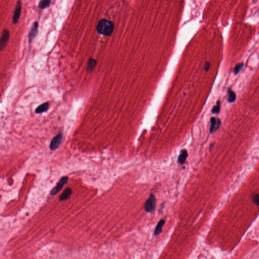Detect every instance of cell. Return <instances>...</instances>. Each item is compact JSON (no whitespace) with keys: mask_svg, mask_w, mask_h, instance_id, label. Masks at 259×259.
Segmentation results:
<instances>
[{"mask_svg":"<svg viewBox=\"0 0 259 259\" xmlns=\"http://www.w3.org/2000/svg\"><path fill=\"white\" fill-rule=\"evenodd\" d=\"M115 25L112 22L106 19L100 20L97 25V31L100 34L110 36L113 33Z\"/></svg>","mask_w":259,"mask_h":259,"instance_id":"cell-1","label":"cell"},{"mask_svg":"<svg viewBox=\"0 0 259 259\" xmlns=\"http://www.w3.org/2000/svg\"><path fill=\"white\" fill-rule=\"evenodd\" d=\"M156 207V198L154 194H151L145 202L144 208L147 213H151Z\"/></svg>","mask_w":259,"mask_h":259,"instance_id":"cell-2","label":"cell"},{"mask_svg":"<svg viewBox=\"0 0 259 259\" xmlns=\"http://www.w3.org/2000/svg\"><path fill=\"white\" fill-rule=\"evenodd\" d=\"M62 139H63V135L62 134L59 133L56 135L52 139L50 142V145H49V148L50 150L55 151L57 149L60 145L61 143L62 142Z\"/></svg>","mask_w":259,"mask_h":259,"instance_id":"cell-3","label":"cell"},{"mask_svg":"<svg viewBox=\"0 0 259 259\" xmlns=\"http://www.w3.org/2000/svg\"><path fill=\"white\" fill-rule=\"evenodd\" d=\"M68 180V177H62V178H61L60 180H59V181L58 182V183L56 184L55 187L52 189L50 194L52 196H54L59 193L61 190L62 189L64 185L67 182Z\"/></svg>","mask_w":259,"mask_h":259,"instance_id":"cell-4","label":"cell"},{"mask_svg":"<svg viewBox=\"0 0 259 259\" xmlns=\"http://www.w3.org/2000/svg\"><path fill=\"white\" fill-rule=\"evenodd\" d=\"M22 4L20 0L17 2L14 14L13 16L12 21L14 24H16L20 18V14L21 12Z\"/></svg>","mask_w":259,"mask_h":259,"instance_id":"cell-5","label":"cell"},{"mask_svg":"<svg viewBox=\"0 0 259 259\" xmlns=\"http://www.w3.org/2000/svg\"><path fill=\"white\" fill-rule=\"evenodd\" d=\"M10 37L9 31L7 29H4L2 31V37L1 38V49L3 50L6 46L7 44L8 43Z\"/></svg>","mask_w":259,"mask_h":259,"instance_id":"cell-6","label":"cell"},{"mask_svg":"<svg viewBox=\"0 0 259 259\" xmlns=\"http://www.w3.org/2000/svg\"><path fill=\"white\" fill-rule=\"evenodd\" d=\"M221 126V121L219 118L215 117H212L211 118V126H210V132L211 133H214L220 128Z\"/></svg>","mask_w":259,"mask_h":259,"instance_id":"cell-7","label":"cell"},{"mask_svg":"<svg viewBox=\"0 0 259 259\" xmlns=\"http://www.w3.org/2000/svg\"><path fill=\"white\" fill-rule=\"evenodd\" d=\"M38 28H39L38 22H34V23L33 24V27L31 28V30L30 31L29 34H28V40H29L30 44L31 43V42L33 41V40L35 38L36 36H37V31H38Z\"/></svg>","mask_w":259,"mask_h":259,"instance_id":"cell-8","label":"cell"},{"mask_svg":"<svg viewBox=\"0 0 259 259\" xmlns=\"http://www.w3.org/2000/svg\"><path fill=\"white\" fill-rule=\"evenodd\" d=\"M188 157L187 151L185 149H183L180 151V154L178 157V162L180 164H184L186 160Z\"/></svg>","mask_w":259,"mask_h":259,"instance_id":"cell-9","label":"cell"},{"mask_svg":"<svg viewBox=\"0 0 259 259\" xmlns=\"http://www.w3.org/2000/svg\"><path fill=\"white\" fill-rule=\"evenodd\" d=\"M165 224V221L162 219L158 222L157 226L155 227V229L154 231V235L155 236H158L159 234L161 233L163 230V226Z\"/></svg>","mask_w":259,"mask_h":259,"instance_id":"cell-10","label":"cell"},{"mask_svg":"<svg viewBox=\"0 0 259 259\" xmlns=\"http://www.w3.org/2000/svg\"><path fill=\"white\" fill-rule=\"evenodd\" d=\"M49 107V103L48 102L44 103L40 105H39L36 108V113L37 114L44 113L48 110Z\"/></svg>","mask_w":259,"mask_h":259,"instance_id":"cell-11","label":"cell"},{"mask_svg":"<svg viewBox=\"0 0 259 259\" xmlns=\"http://www.w3.org/2000/svg\"><path fill=\"white\" fill-rule=\"evenodd\" d=\"M72 193V190L70 188H67L65 189V190L62 193V194L59 196V199L61 201H64L68 199L71 196Z\"/></svg>","mask_w":259,"mask_h":259,"instance_id":"cell-12","label":"cell"},{"mask_svg":"<svg viewBox=\"0 0 259 259\" xmlns=\"http://www.w3.org/2000/svg\"><path fill=\"white\" fill-rule=\"evenodd\" d=\"M227 96H228V101L229 102H234L236 100V94L231 89H228Z\"/></svg>","mask_w":259,"mask_h":259,"instance_id":"cell-13","label":"cell"},{"mask_svg":"<svg viewBox=\"0 0 259 259\" xmlns=\"http://www.w3.org/2000/svg\"><path fill=\"white\" fill-rule=\"evenodd\" d=\"M97 61L95 59L90 58L89 60L88 63L87 65V72L88 73H91V72H92V70L95 67Z\"/></svg>","mask_w":259,"mask_h":259,"instance_id":"cell-14","label":"cell"},{"mask_svg":"<svg viewBox=\"0 0 259 259\" xmlns=\"http://www.w3.org/2000/svg\"><path fill=\"white\" fill-rule=\"evenodd\" d=\"M51 2V0H41L40 2H39V8L44 9L50 6Z\"/></svg>","mask_w":259,"mask_h":259,"instance_id":"cell-15","label":"cell"},{"mask_svg":"<svg viewBox=\"0 0 259 259\" xmlns=\"http://www.w3.org/2000/svg\"><path fill=\"white\" fill-rule=\"evenodd\" d=\"M244 64L242 62L237 64L235 65V68H234V73L235 75H237L239 73V72H241V70H242V68L244 67Z\"/></svg>","mask_w":259,"mask_h":259,"instance_id":"cell-16","label":"cell"},{"mask_svg":"<svg viewBox=\"0 0 259 259\" xmlns=\"http://www.w3.org/2000/svg\"><path fill=\"white\" fill-rule=\"evenodd\" d=\"M221 109V104L220 101H218L217 102V104L216 106H215L213 107L212 112L213 113H218L220 111Z\"/></svg>","mask_w":259,"mask_h":259,"instance_id":"cell-17","label":"cell"},{"mask_svg":"<svg viewBox=\"0 0 259 259\" xmlns=\"http://www.w3.org/2000/svg\"><path fill=\"white\" fill-rule=\"evenodd\" d=\"M251 199L253 201V202L257 205L259 206V194L257 193H254L252 194L251 196Z\"/></svg>","mask_w":259,"mask_h":259,"instance_id":"cell-18","label":"cell"},{"mask_svg":"<svg viewBox=\"0 0 259 259\" xmlns=\"http://www.w3.org/2000/svg\"><path fill=\"white\" fill-rule=\"evenodd\" d=\"M210 66H211V64H210L209 62H206L205 63V70L206 72L209 71V68H210Z\"/></svg>","mask_w":259,"mask_h":259,"instance_id":"cell-19","label":"cell"}]
</instances>
